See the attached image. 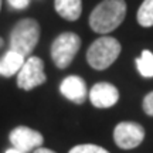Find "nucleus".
<instances>
[{"instance_id": "nucleus-1", "label": "nucleus", "mask_w": 153, "mask_h": 153, "mask_svg": "<svg viewBox=\"0 0 153 153\" xmlns=\"http://www.w3.org/2000/svg\"><path fill=\"white\" fill-rule=\"evenodd\" d=\"M125 16V0H102L89 14V27L99 34L111 33L123 23Z\"/></svg>"}, {"instance_id": "nucleus-2", "label": "nucleus", "mask_w": 153, "mask_h": 153, "mask_svg": "<svg viewBox=\"0 0 153 153\" xmlns=\"http://www.w3.org/2000/svg\"><path fill=\"white\" fill-rule=\"evenodd\" d=\"M41 28L34 19H22L14 24L10 34V50L23 57L30 55L40 40Z\"/></svg>"}, {"instance_id": "nucleus-3", "label": "nucleus", "mask_w": 153, "mask_h": 153, "mask_svg": "<svg viewBox=\"0 0 153 153\" xmlns=\"http://www.w3.org/2000/svg\"><path fill=\"white\" fill-rule=\"evenodd\" d=\"M122 47L116 38L111 36H102L97 38L87 51V61L94 70H106L119 57Z\"/></svg>"}, {"instance_id": "nucleus-4", "label": "nucleus", "mask_w": 153, "mask_h": 153, "mask_svg": "<svg viewBox=\"0 0 153 153\" xmlns=\"http://www.w3.org/2000/svg\"><path fill=\"white\" fill-rule=\"evenodd\" d=\"M81 48V38L72 31H65L57 36L51 44V58L57 68L65 70L70 67Z\"/></svg>"}, {"instance_id": "nucleus-5", "label": "nucleus", "mask_w": 153, "mask_h": 153, "mask_svg": "<svg viewBox=\"0 0 153 153\" xmlns=\"http://www.w3.org/2000/svg\"><path fill=\"white\" fill-rule=\"evenodd\" d=\"M45 81L47 75L44 72V61L38 57H28L17 72V85L24 91H31Z\"/></svg>"}, {"instance_id": "nucleus-6", "label": "nucleus", "mask_w": 153, "mask_h": 153, "mask_svg": "<svg viewBox=\"0 0 153 153\" xmlns=\"http://www.w3.org/2000/svg\"><path fill=\"white\" fill-rule=\"evenodd\" d=\"M145 139V129L136 122H119L115 126L114 140L120 149H135Z\"/></svg>"}, {"instance_id": "nucleus-7", "label": "nucleus", "mask_w": 153, "mask_h": 153, "mask_svg": "<svg viewBox=\"0 0 153 153\" xmlns=\"http://www.w3.org/2000/svg\"><path fill=\"white\" fill-rule=\"evenodd\" d=\"M11 145L14 149L20 150V152L26 153L33 150L34 148H40L44 142L43 135L38 131H34L31 128L27 126H17L9 135Z\"/></svg>"}, {"instance_id": "nucleus-8", "label": "nucleus", "mask_w": 153, "mask_h": 153, "mask_svg": "<svg viewBox=\"0 0 153 153\" xmlns=\"http://www.w3.org/2000/svg\"><path fill=\"white\" fill-rule=\"evenodd\" d=\"M89 101L99 109L111 108L119 101V91L109 82H98L89 91Z\"/></svg>"}, {"instance_id": "nucleus-9", "label": "nucleus", "mask_w": 153, "mask_h": 153, "mask_svg": "<svg viewBox=\"0 0 153 153\" xmlns=\"http://www.w3.org/2000/svg\"><path fill=\"white\" fill-rule=\"evenodd\" d=\"M60 92L64 98H67L74 104H82L87 98L88 88L81 76L68 75L60 84Z\"/></svg>"}, {"instance_id": "nucleus-10", "label": "nucleus", "mask_w": 153, "mask_h": 153, "mask_svg": "<svg viewBox=\"0 0 153 153\" xmlns=\"http://www.w3.org/2000/svg\"><path fill=\"white\" fill-rule=\"evenodd\" d=\"M55 11L68 22H75L81 17L82 0H54Z\"/></svg>"}, {"instance_id": "nucleus-11", "label": "nucleus", "mask_w": 153, "mask_h": 153, "mask_svg": "<svg viewBox=\"0 0 153 153\" xmlns=\"http://www.w3.org/2000/svg\"><path fill=\"white\" fill-rule=\"evenodd\" d=\"M24 61H26V58L22 54H19L13 50L7 51L3 55V58L0 60V75L9 78V76L17 74L23 67Z\"/></svg>"}, {"instance_id": "nucleus-12", "label": "nucleus", "mask_w": 153, "mask_h": 153, "mask_svg": "<svg viewBox=\"0 0 153 153\" xmlns=\"http://www.w3.org/2000/svg\"><path fill=\"white\" fill-rule=\"evenodd\" d=\"M137 72L145 78H153V54L149 50H143L142 54L135 60Z\"/></svg>"}, {"instance_id": "nucleus-13", "label": "nucleus", "mask_w": 153, "mask_h": 153, "mask_svg": "<svg viewBox=\"0 0 153 153\" xmlns=\"http://www.w3.org/2000/svg\"><path fill=\"white\" fill-rule=\"evenodd\" d=\"M137 23L142 27H153V0H143L136 14Z\"/></svg>"}, {"instance_id": "nucleus-14", "label": "nucleus", "mask_w": 153, "mask_h": 153, "mask_svg": "<svg viewBox=\"0 0 153 153\" xmlns=\"http://www.w3.org/2000/svg\"><path fill=\"white\" fill-rule=\"evenodd\" d=\"M68 153H109V152L106 149L98 146V145L87 143V145H76Z\"/></svg>"}, {"instance_id": "nucleus-15", "label": "nucleus", "mask_w": 153, "mask_h": 153, "mask_svg": "<svg viewBox=\"0 0 153 153\" xmlns=\"http://www.w3.org/2000/svg\"><path fill=\"white\" fill-rule=\"evenodd\" d=\"M142 108L145 111V114L149 115V116H153V91L149 92L145 98H143L142 102Z\"/></svg>"}, {"instance_id": "nucleus-16", "label": "nucleus", "mask_w": 153, "mask_h": 153, "mask_svg": "<svg viewBox=\"0 0 153 153\" xmlns=\"http://www.w3.org/2000/svg\"><path fill=\"white\" fill-rule=\"evenodd\" d=\"M9 1V4L13 7V9H16V10H23V9H26L30 6V1L31 0H7Z\"/></svg>"}, {"instance_id": "nucleus-17", "label": "nucleus", "mask_w": 153, "mask_h": 153, "mask_svg": "<svg viewBox=\"0 0 153 153\" xmlns=\"http://www.w3.org/2000/svg\"><path fill=\"white\" fill-rule=\"evenodd\" d=\"M34 153H55L54 150H51V149H45V148H37L34 150Z\"/></svg>"}, {"instance_id": "nucleus-18", "label": "nucleus", "mask_w": 153, "mask_h": 153, "mask_svg": "<svg viewBox=\"0 0 153 153\" xmlns=\"http://www.w3.org/2000/svg\"><path fill=\"white\" fill-rule=\"evenodd\" d=\"M6 153H23V152H20V150H17V149H7V150H6Z\"/></svg>"}, {"instance_id": "nucleus-19", "label": "nucleus", "mask_w": 153, "mask_h": 153, "mask_svg": "<svg viewBox=\"0 0 153 153\" xmlns=\"http://www.w3.org/2000/svg\"><path fill=\"white\" fill-rule=\"evenodd\" d=\"M1 45H3V38L0 37V47H1Z\"/></svg>"}, {"instance_id": "nucleus-20", "label": "nucleus", "mask_w": 153, "mask_h": 153, "mask_svg": "<svg viewBox=\"0 0 153 153\" xmlns=\"http://www.w3.org/2000/svg\"><path fill=\"white\" fill-rule=\"evenodd\" d=\"M0 9H1V0H0Z\"/></svg>"}]
</instances>
